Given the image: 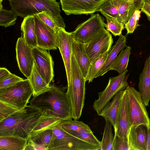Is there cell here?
<instances>
[{"mask_svg": "<svg viewBox=\"0 0 150 150\" xmlns=\"http://www.w3.org/2000/svg\"><path fill=\"white\" fill-rule=\"evenodd\" d=\"M30 105L40 110L41 115L72 119L70 102L66 93L57 87L50 85L46 90L33 96Z\"/></svg>", "mask_w": 150, "mask_h": 150, "instance_id": "obj_1", "label": "cell"}, {"mask_svg": "<svg viewBox=\"0 0 150 150\" xmlns=\"http://www.w3.org/2000/svg\"><path fill=\"white\" fill-rule=\"evenodd\" d=\"M41 115L40 110L30 105L18 110L0 121V137L13 136L28 141Z\"/></svg>", "mask_w": 150, "mask_h": 150, "instance_id": "obj_2", "label": "cell"}, {"mask_svg": "<svg viewBox=\"0 0 150 150\" xmlns=\"http://www.w3.org/2000/svg\"><path fill=\"white\" fill-rule=\"evenodd\" d=\"M11 9L18 16L25 18L46 11L52 16L59 27H65L60 15L59 4L56 0H8Z\"/></svg>", "mask_w": 150, "mask_h": 150, "instance_id": "obj_3", "label": "cell"}, {"mask_svg": "<svg viewBox=\"0 0 150 150\" xmlns=\"http://www.w3.org/2000/svg\"><path fill=\"white\" fill-rule=\"evenodd\" d=\"M86 81L72 53L71 60V80L66 92L71 107L72 118L78 120L84 105Z\"/></svg>", "mask_w": 150, "mask_h": 150, "instance_id": "obj_4", "label": "cell"}, {"mask_svg": "<svg viewBox=\"0 0 150 150\" xmlns=\"http://www.w3.org/2000/svg\"><path fill=\"white\" fill-rule=\"evenodd\" d=\"M33 93L29 80L27 79L11 87L0 88V101L21 110L27 106Z\"/></svg>", "mask_w": 150, "mask_h": 150, "instance_id": "obj_5", "label": "cell"}, {"mask_svg": "<svg viewBox=\"0 0 150 150\" xmlns=\"http://www.w3.org/2000/svg\"><path fill=\"white\" fill-rule=\"evenodd\" d=\"M58 124L52 128V137L48 147L51 150H100V146L86 142L62 129Z\"/></svg>", "mask_w": 150, "mask_h": 150, "instance_id": "obj_6", "label": "cell"}, {"mask_svg": "<svg viewBox=\"0 0 150 150\" xmlns=\"http://www.w3.org/2000/svg\"><path fill=\"white\" fill-rule=\"evenodd\" d=\"M125 90L128 98L130 127L134 125H143L148 129L150 119L139 92L129 86Z\"/></svg>", "mask_w": 150, "mask_h": 150, "instance_id": "obj_7", "label": "cell"}, {"mask_svg": "<svg viewBox=\"0 0 150 150\" xmlns=\"http://www.w3.org/2000/svg\"><path fill=\"white\" fill-rule=\"evenodd\" d=\"M91 15L90 18L78 25L74 31L70 32L72 38L76 41L87 44L105 30L106 24L103 18L98 13Z\"/></svg>", "mask_w": 150, "mask_h": 150, "instance_id": "obj_8", "label": "cell"}, {"mask_svg": "<svg viewBox=\"0 0 150 150\" xmlns=\"http://www.w3.org/2000/svg\"><path fill=\"white\" fill-rule=\"evenodd\" d=\"M128 71L127 70L117 76L110 78L105 88L98 93V98L95 100L93 106L98 115L117 93L121 90H125L128 86L127 80L129 74L126 75Z\"/></svg>", "mask_w": 150, "mask_h": 150, "instance_id": "obj_9", "label": "cell"}, {"mask_svg": "<svg viewBox=\"0 0 150 150\" xmlns=\"http://www.w3.org/2000/svg\"><path fill=\"white\" fill-rule=\"evenodd\" d=\"M107 0H60L62 10L67 15H88L97 11Z\"/></svg>", "mask_w": 150, "mask_h": 150, "instance_id": "obj_10", "label": "cell"}, {"mask_svg": "<svg viewBox=\"0 0 150 150\" xmlns=\"http://www.w3.org/2000/svg\"><path fill=\"white\" fill-rule=\"evenodd\" d=\"M113 42L111 34L105 29L88 43L85 44L91 64L101 55L110 51Z\"/></svg>", "mask_w": 150, "mask_h": 150, "instance_id": "obj_11", "label": "cell"}, {"mask_svg": "<svg viewBox=\"0 0 150 150\" xmlns=\"http://www.w3.org/2000/svg\"><path fill=\"white\" fill-rule=\"evenodd\" d=\"M57 46L59 50L64 63L68 84L71 80V60L72 54V42L73 38L70 32L65 28L59 27L56 32Z\"/></svg>", "mask_w": 150, "mask_h": 150, "instance_id": "obj_12", "label": "cell"}, {"mask_svg": "<svg viewBox=\"0 0 150 150\" xmlns=\"http://www.w3.org/2000/svg\"><path fill=\"white\" fill-rule=\"evenodd\" d=\"M34 64L40 74L50 85L54 76V63L52 57L47 50L38 47L32 49Z\"/></svg>", "mask_w": 150, "mask_h": 150, "instance_id": "obj_13", "label": "cell"}, {"mask_svg": "<svg viewBox=\"0 0 150 150\" xmlns=\"http://www.w3.org/2000/svg\"><path fill=\"white\" fill-rule=\"evenodd\" d=\"M38 47L47 50L57 49L56 33L35 15Z\"/></svg>", "mask_w": 150, "mask_h": 150, "instance_id": "obj_14", "label": "cell"}, {"mask_svg": "<svg viewBox=\"0 0 150 150\" xmlns=\"http://www.w3.org/2000/svg\"><path fill=\"white\" fill-rule=\"evenodd\" d=\"M32 49L22 37L18 38L16 47V59L20 70L27 79L30 77L34 65Z\"/></svg>", "mask_w": 150, "mask_h": 150, "instance_id": "obj_15", "label": "cell"}, {"mask_svg": "<svg viewBox=\"0 0 150 150\" xmlns=\"http://www.w3.org/2000/svg\"><path fill=\"white\" fill-rule=\"evenodd\" d=\"M130 128L128 98L125 89L118 115L117 130L115 134H116L124 142L128 143Z\"/></svg>", "mask_w": 150, "mask_h": 150, "instance_id": "obj_16", "label": "cell"}, {"mask_svg": "<svg viewBox=\"0 0 150 150\" xmlns=\"http://www.w3.org/2000/svg\"><path fill=\"white\" fill-rule=\"evenodd\" d=\"M148 128L140 125L131 126L128 138L129 150H147Z\"/></svg>", "mask_w": 150, "mask_h": 150, "instance_id": "obj_17", "label": "cell"}, {"mask_svg": "<svg viewBox=\"0 0 150 150\" xmlns=\"http://www.w3.org/2000/svg\"><path fill=\"white\" fill-rule=\"evenodd\" d=\"M125 92V90H121L117 93L112 98L111 102L105 106L99 115L110 122L114 128L115 133L117 130L118 115Z\"/></svg>", "mask_w": 150, "mask_h": 150, "instance_id": "obj_18", "label": "cell"}, {"mask_svg": "<svg viewBox=\"0 0 150 150\" xmlns=\"http://www.w3.org/2000/svg\"><path fill=\"white\" fill-rule=\"evenodd\" d=\"M144 0H116L120 22L124 25L134 12L141 9Z\"/></svg>", "mask_w": 150, "mask_h": 150, "instance_id": "obj_19", "label": "cell"}, {"mask_svg": "<svg viewBox=\"0 0 150 150\" xmlns=\"http://www.w3.org/2000/svg\"><path fill=\"white\" fill-rule=\"evenodd\" d=\"M72 49V53L86 79L91 63L86 51L85 44L77 42L73 39Z\"/></svg>", "mask_w": 150, "mask_h": 150, "instance_id": "obj_20", "label": "cell"}, {"mask_svg": "<svg viewBox=\"0 0 150 150\" xmlns=\"http://www.w3.org/2000/svg\"><path fill=\"white\" fill-rule=\"evenodd\" d=\"M21 29L22 37L27 45L32 49L37 47L34 16L24 18Z\"/></svg>", "mask_w": 150, "mask_h": 150, "instance_id": "obj_21", "label": "cell"}, {"mask_svg": "<svg viewBox=\"0 0 150 150\" xmlns=\"http://www.w3.org/2000/svg\"><path fill=\"white\" fill-rule=\"evenodd\" d=\"M138 87L145 106H149L150 100V59L149 57L146 60L144 68L140 74Z\"/></svg>", "mask_w": 150, "mask_h": 150, "instance_id": "obj_22", "label": "cell"}, {"mask_svg": "<svg viewBox=\"0 0 150 150\" xmlns=\"http://www.w3.org/2000/svg\"><path fill=\"white\" fill-rule=\"evenodd\" d=\"M126 37L121 34L115 45L111 47L104 63L95 78L102 76L109 70L110 65L117 57L119 53L126 47Z\"/></svg>", "mask_w": 150, "mask_h": 150, "instance_id": "obj_23", "label": "cell"}, {"mask_svg": "<svg viewBox=\"0 0 150 150\" xmlns=\"http://www.w3.org/2000/svg\"><path fill=\"white\" fill-rule=\"evenodd\" d=\"M28 141L13 136L0 137V150H25Z\"/></svg>", "mask_w": 150, "mask_h": 150, "instance_id": "obj_24", "label": "cell"}, {"mask_svg": "<svg viewBox=\"0 0 150 150\" xmlns=\"http://www.w3.org/2000/svg\"><path fill=\"white\" fill-rule=\"evenodd\" d=\"M131 51L130 46H127L125 50H122L110 65L109 70H115L121 74L127 70Z\"/></svg>", "mask_w": 150, "mask_h": 150, "instance_id": "obj_25", "label": "cell"}, {"mask_svg": "<svg viewBox=\"0 0 150 150\" xmlns=\"http://www.w3.org/2000/svg\"><path fill=\"white\" fill-rule=\"evenodd\" d=\"M28 79L33 91V96L46 90L50 86L41 76L34 64L30 77Z\"/></svg>", "mask_w": 150, "mask_h": 150, "instance_id": "obj_26", "label": "cell"}, {"mask_svg": "<svg viewBox=\"0 0 150 150\" xmlns=\"http://www.w3.org/2000/svg\"><path fill=\"white\" fill-rule=\"evenodd\" d=\"M58 125L62 129L67 133L72 131L93 132L88 125L77 120H62Z\"/></svg>", "mask_w": 150, "mask_h": 150, "instance_id": "obj_27", "label": "cell"}, {"mask_svg": "<svg viewBox=\"0 0 150 150\" xmlns=\"http://www.w3.org/2000/svg\"><path fill=\"white\" fill-rule=\"evenodd\" d=\"M62 120L57 117L43 116L41 117L30 135V136L45 130L52 128Z\"/></svg>", "mask_w": 150, "mask_h": 150, "instance_id": "obj_28", "label": "cell"}, {"mask_svg": "<svg viewBox=\"0 0 150 150\" xmlns=\"http://www.w3.org/2000/svg\"><path fill=\"white\" fill-rule=\"evenodd\" d=\"M105 120V124L100 150H113L114 137L112 132V125L108 120Z\"/></svg>", "mask_w": 150, "mask_h": 150, "instance_id": "obj_29", "label": "cell"}, {"mask_svg": "<svg viewBox=\"0 0 150 150\" xmlns=\"http://www.w3.org/2000/svg\"><path fill=\"white\" fill-rule=\"evenodd\" d=\"M52 134V128H50L33 135L29 138L34 143L48 150V147L50 142Z\"/></svg>", "mask_w": 150, "mask_h": 150, "instance_id": "obj_30", "label": "cell"}, {"mask_svg": "<svg viewBox=\"0 0 150 150\" xmlns=\"http://www.w3.org/2000/svg\"><path fill=\"white\" fill-rule=\"evenodd\" d=\"M110 51L101 55L91 64L86 78V81H88L89 83L93 81L95 76L104 63Z\"/></svg>", "mask_w": 150, "mask_h": 150, "instance_id": "obj_31", "label": "cell"}, {"mask_svg": "<svg viewBox=\"0 0 150 150\" xmlns=\"http://www.w3.org/2000/svg\"><path fill=\"white\" fill-rule=\"evenodd\" d=\"M102 14L105 16L107 22L106 30L111 32L115 36H120L124 28V24L110 16L104 13Z\"/></svg>", "mask_w": 150, "mask_h": 150, "instance_id": "obj_32", "label": "cell"}, {"mask_svg": "<svg viewBox=\"0 0 150 150\" xmlns=\"http://www.w3.org/2000/svg\"><path fill=\"white\" fill-rule=\"evenodd\" d=\"M97 11L110 16L120 22L116 0H107L102 5Z\"/></svg>", "mask_w": 150, "mask_h": 150, "instance_id": "obj_33", "label": "cell"}, {"mask_svg": "<svg viewBox=\"0 0 150 150\" xmlns=\"http://www.w3.org/2000/svg\"><path fill=\"white\" fill-rule=\"evenodd\" d=\"M17 16L11 10L0 9V25L7 27L14 25L16 23Z\"/></svg>", "mask_w": 150, "mask_h": 150, "instance_id": "obj_34", "label": "cell"}, {"mask_svg": "<svg viewBox=\"0 0 150 150\" xmlns=\"http://www.w3.org/2000/svg\"><path fill=\"white\" fill-rule=\"evenodd\" d=\"M68 133L86 142L100 147L101 142L98 139L93 132L72 131Z\"/></svg>", "mask_w": 150, "mask_h": 150, "instance_id": "obj_35", "label": "cell"}, {"mask_svg": "<svg viewBox=\"0 0 150 150\" xmlns=\"http://www.w3.org/2000/svg\"><path fill=\"white\" fill-rule=\"evenodd\" d=\"M141 12L139 10L136 11L125 24L124 28L127 30V34L132 33L137 27L139 25L138 21L141 16Z\"/></svg>", "mask_w": 150, "mask_h": 150, "instance_id": "obj_36", "label": "cell"}, {"mask_svg": "<svg viewBox=\"0 0 150 150\" xmlns=\"http://www.w3.org/2000/svg\"><path fill=\"white\" fill-rule=\"evenodd\" d=\"M35 15L56 33L59 27L58 26L52 16L48 12L46 11H43Z\"/></svg>", "mask_w": 150, "mask_h": 150, "instance_id": "obj_37", "label": "cell"}, {"mask_svg": "<svg viewBox=\"0 0 150 150\" xmlns=\"http://www.w3.org/2000/svg\"><path fill=\"white\" fill-rule=\"evenodd\" d=\"M19 110L10 104L0 101V121L6 118Z\"/></svg>", "mask_w": 150, "mask_h": 150, "instance_id": "obj_38", "label": "cell"}, {"mask_svg": "<svg viewBox=\"0 0 150 150\" xmlns=\"http://www.w3.org/2000/svg\"><path fill=\"white\" fill-rule=\"evenodd\" d=\"M23 80L22 78L11 73L6 79L0 81V88L11 87Z\"/></svg>", "mask_w": 150, "mask_h": 150, "instance_id": "obj_39", "label": "cell"}, {"mask_svg": "<svg viewBox=\"0 0 150 150\" xmlns=\"http://www.w3.org/2000/svg\"><path fill=\"white\" fill-rule=\"evenodd\" d=\"M113 150H129L128 143L124 142L116 134H115Z\"/></svg>", "mask_w": 150, "mask_h": 150, "instance_id": "obj_40", "label": "cell"}, {"mask_svg": "<svg viewBox=\"0 0 150 150\" xmlns=\"http://www.w3.org/2000/svg\"><path fill=\"white\" fill-rule=\"evenodd\" d=\"M47 150L45 147L34 143L30 138L28 141L27 145L25 150Z\"/></svg>", "mask_w": 150, "mask_h": 150, "instance_id": "obj_41", "label": "cell"}, {"mask_svg": "<svg viewBox=\"0 0 150 150\" xmlns=\"http://www.w3.org/2000/svg\"><path fill=\"white\" fill-rule=\"evenodd\" d=\"M11 73L5 67L0 68V81L2 80L7 77Z\"/></svg>", "mask_w": 150, "mask_h": 150, "instance_id": "obj_42", "label": "cell"}, {"mask_svg": "<svg viewBox=\"0 0 150 150\" xmlns=\"http://www.w3.org/2000/svg\"><path fill=\"white\" fill-rule=\"evenodd\" d=\"M141 11L146 15L148 19L150 21V6L143 4L141 9Z\"/></svg>", "mask_w": 150, "mask_h": 150, "instance_id": "obj_43", "label": "cell"}, {"mask_svg": "<svg viewBox=\"0 0 150 150\" xmlns=\"http://www.w3.org/2000/svg\"><path fill=\"white\" fill-rule=\"evenodd\" d=\"M147 150H150V125L148 129Z\"/></svg>", "mask_w": 150, "mask_h": 150, "instance_id": "obj_44", "label": "cell"}, {"mask_svg": "<svg viewBox=\"0 0 150 150\" xmlns=\"http://www.w3.org/2000/svg\"><path fill=\"white\" fill-rule=\"evenodd\" d=\"M143 4L147 5L150 6V0H144Z\"/></svg>", "mask_w": 150, "mask_h": 150, "instance_id": "obj_45", "label": "cell"}, {"mask_svg": "<svg viewBox=\"0 0 150 150\" xmlns=\"http://www.w3.org/2000/svg\"><path fill=\"white\" fill-rule=\"evenodd\" d=\"M4 0H0V9L3 8V5L2 4V3Z\"/></svg>", "mask_w": 150, "mask_h": 150, "instance_id": "obj_46", "label": "cell"}, {"mask_svg": "<svg viewBox=\"0 0 150 150\" xmlns=\"http://www.w3.org/2000/svg\"><path fill=\"white\" fill-rule=\"evenodd\" d=\"M149 57L150 59V56Z\"/></svg>", "mask_w": 150, "mask_h": 150, "instance_id": "obj_47", "label": "cell"}]
</instances>
